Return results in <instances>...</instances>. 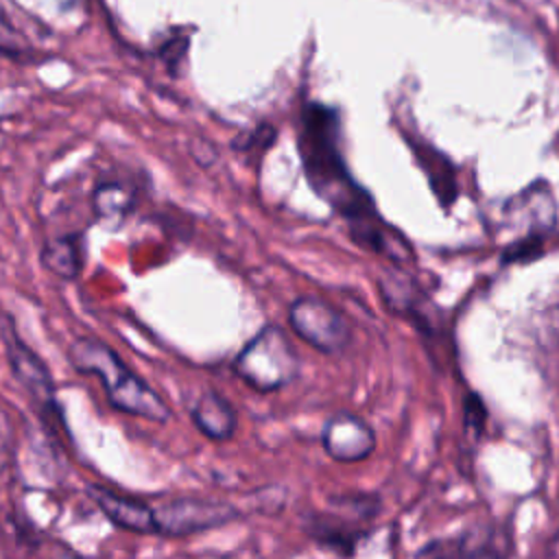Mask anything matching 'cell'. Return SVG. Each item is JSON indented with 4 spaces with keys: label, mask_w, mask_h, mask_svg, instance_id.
Returning <instances> with one entry per match:
<instances>
[{
    "label": "cell",
    "mask_w": 559,
    "mask_h": 559,
    "mask_svg": "<svg viewBox=\"0 0 559 559\" xmlns=\"http://www.w3.org/2000/svg\"><path fill=\"white\" fill-rule=\"evenodd\" d=\"M301 162L312 188L349 221L354 238L373 251L397 255L393 236L380 223L371 199L349 177L338 151V118L336 111L323 105L304 109Z\"/></svg>",
    "instance_id": "cell-1"
},
{
    "label": "cell",
    "mask_w": 559,
    "mask_h": 559,
    "mask_svg": "<svg viewBox=\"0 0 559 559\" xmlns=\"http://www.w3.org/2000/svg\"><path fill=\"white\" fill-rule=\"evenodd\" d=\"M68 356L76 371L92 373L103 382L111 406L118 411L151 421H166L170 417L166 402L138 373H133L109 345L81 336L70 345Z\"/></svg>",
    "instance_id": "cell-2"
},
{
    "label": "cell",
    "mask_w": 559,
    "mask_h": 559,
    "mask_svg": "<svg viewBox=\"0 0 559 559\" xmlns=\"http://www.w3.org/2000/svg\"><path fill=\"white\" fill-rule=\"evenodd\" d=\"M234 371L255 391L269 393L293 382L299 371V358L284 330L266 325L240 349Z\"/></svg>",
    "instance_id": "cell-3"
},
{
    "label": "cell",
    "mask_w": 559,
    "mask_h": 559,
    "mask_svg": "<svg viewBox=\"0 0 559 559\" xmlns=\"http://www.w3.org/2000/svg\"><path fill=\"white\" fill-rule=\"evenodd\" d=\"M288 321L295 334L323 354H338L352 341L347 319L321 297H297L288 306Z\"/></svg>",
    "instance_id": "cell-4"
},
{
    "label": "cell",
    "mask_w": 559,
    "mask_h": 559,
    "mask_svg": "<svg viewBox=\"0 0 559 559\" xmlns=\"http://www.w3.org/2000/svg\"><path fill=\"white\" fill-rule=\"evenodd\" d=\"M153 509L155 533L166 537H186L207 528L223 526L238 518V511L221 500L181 496L168 502H162Z\"/></svg>",
    "instance_id": "cell-5"
},
{
    "label": "cell",
    "mask_w": 559,
    "mask_h": 559,
    "mask_svg": "<svg viewBox=\"0 0 559 559\" xmlns=\"http://www.w3.org/2000/svg\"><path fill=\"white\" fill-rule=\"evenodd\" d=\"M321 441L332 459L341 463H356L373 452L376 432L362 417L341 413L328 419L321 432Z\"/></svg>",
    "instance_id": "cell-6"
},
{
    "label": "cell",
    "mask_w": 559,
    "mask_h": 559,
    "mask_svg": "<svg viewBox=\"0 0 559 559\" xmlns=\"http://www.w3.org/2000/svg\"><path fill=\"white\" fill-rule=\"evenodd\" d=\"M7 347H9L7 354H9V362H11L13 376L20 380V384L48 413L57 411L52 378H50L46 365L17 336H11L7 341Z\"/></svg>",
    "instance_id": "cell-7"
},
{
    "label": "cell",
    "mask_w": 559,
    "mask_h": 559,
    "mask_svg": "<svg viewBox=\"0 0 559 559\" xmlns=\"http://www.w3.org/2000/svg\"><path fill=\"white\" fill-rule=\"evenodd\" d=\"M90 496L96 500L100 511L120 528L131 531V533H155V522H153V509L146 507L144 502L120 496L111 489L105 487H90Z\"/></svg>",
    "instance_id": "cell-8"
},
{
    "label": "cell",
    "mask_w": 559,
    "mask_h": 559,
    "mask_svg": "<svg viewBox=\"0 0 559 559\" xmlns=\"http://www.w3.org/2000/svg\"><path fill=\"white\" fill-rule=\"evenodd\" d=\"M192 421L205 437L225 441L236 430V411L221 393L207 391L192 406Z\"/></svg>",
    "instance_id": "cell-9"
},
{
    "label": "cell",
    "mask_w": 559,
    "mask_h": 559,
    "mask_svg": "<svg viewBox=\"0 0 559 559\" xmlns=\"http://www.w3.org/2000/svg\"><path fill=\"white\" fill-rule=\"evenodd\" d=\"M41 262L48 271L63 280H74L81 271V240L79 236H63L50 240L41 249Z\"/></svg>",
    "instance_id": "cell-10"
},
{
    "label": "cell",
    "mask_w": 559,
    "mask_h": 559,
    "mask_svg": "<svg viewBox=\"0 0 559 559\" xmlns=\"http://www.w3.org/2000/svg\"><path fill=\"white\" fill-rule=\"evenodd\" d=\"M96 212L100 216H120L129 207V194L118 183H107L96 192Z\"/></svg>",
    "instance_id": "cell-11"
},
{
    "label": "cell",
    "mask_w": 559,
    "mask_h": 559,
    "mask_svg": "<svg viewBox=\"0 0 559 559\" xmlns=\"http://www.w3.org/2000/svg\"><path fill=\"white\" fill-rule=\"evenodd\" d=\"M465 417H467V426H476V430H483L485 424V406L483 400H478L476 395H469V400L465 402Z\"/></svg>",
    "instance_id": "cell-12"
},
{
    "label": "cell",
    "mask_w": 559,
    "mask_h": 559,
    "mask_svg": "<svg viewBox=\"0 0 559 559\" xmlns=\"http://www.w3.org/2000/svg\"><path fill=\"white\" fill-rule=\"evenodd\" d=\"M550 552H552V555H559V535L552 539V544H550Z\"/></svg>",
    "instance_id": "cell-13"
}]
</instances>
